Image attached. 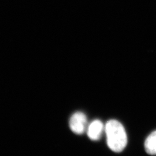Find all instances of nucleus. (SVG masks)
Segmentation results:
<instances>
[{
    "instance_id": "obj_3",
    "label": "nucleus",
    "mask_w": 156,
    "mask_h": 156,
    "mask_svg": "<svg viewBox=\"0 0 156 156\" xmlns=\"http://www.w3.org/2000/svg\"><path fill=\"white\" fill-rule=\"evenodd\" d=\"M104 130L103 123L99 120H95L88 127L87 135L90 140H98L100 139Z\"/></svg>"
},
{
    "instance_id": "obj_1",
    "label": "nucleus",
    "mask_w": 156,
    "mask_h": 156,
    "mask_svg": "<svg viewBox=\"0 0 156 156\" xmlns=\"http://www.w3.org/2000/svg\"><path fill=\"white\" fill-rule=\"evenodd\" d=\"M107 144L111 151L119 153L127 144V136L123 125L116 120L108 121L105 127Z\"/></svg>"
},
{
    "instance_id": "obj_2",
    "label": "nucleus",
    "mask_w": 156,
    "mask_h": 156,
    "mask_svg": "<svg viewBox=\"0 0 156 156\" xmlns=\"http://www.w3.org/2000/svg\"><path fill=\"white\" fill-rule=\"evenodd\" d=\"M87 117L83 113L77 112L71 117L69 120V127L75 134H83L87 126Z\"/></svg>"
},
{
    "instance_id": "obj_4",
    "label": "nucleus",
    "mask_w": 156,
    "mask_h": 156,
    "mask_svg": "<svg viewBox=\"0 0 156 156\" xmlns=\"http://www.w3.org/2000/svg\"><path fill=\"white\" fill-rule=\"evenodd\" d=\"M145 151L150 155H156V131L151 133L145 142Z\"/></svg>"
}]
</instances>
